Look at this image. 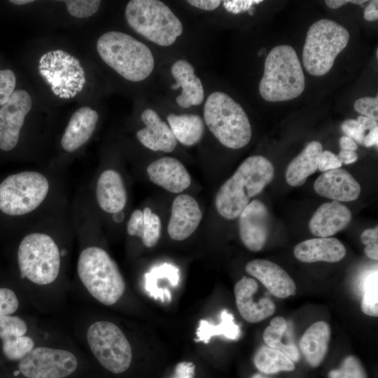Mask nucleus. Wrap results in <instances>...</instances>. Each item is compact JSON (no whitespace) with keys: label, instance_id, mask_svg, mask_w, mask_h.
<instances>
[{"label":"nucleus","instance_id":"864d4df0","mask_svg":"<svg viewBox=\"0 0 378 378\" xmlns=\"http://www.w3.org/2000/svg\"><path fill=\"white\" fill-rule=\"evenodd\" d=\"M378 143V127L370 130L369 133L365 136L363 144L366 147L377 146Z\"/></svg>","mask_w":378,"mask_h":378},{"label":"nucleus","instance_id":"bb28decb","mask_svg":"<svg viewBox=\"0 0 378 378\" xmlns=\"http://www.w3.org/2000/svg\"><path fill=\"white\" fill-rule=\"evenodd\" d=\"M323 151L321 143H309L303 150L288 164L286 171V180L291 186H300L318 169L319 157Z\"/></svg>","mask_w":378,"mask_h":378},{"label":"nucleus","instance_id":"ddd939ff","mask_svg":"<svg viewBox=\"0 0 378 378\" xmlns=\"http://www.w3.org/2000/svg\"><path fill=\"white\" fill-rule=\"evenodd\" d=\"M32 105L29 94L23 90L13 92L0 108V149H13L19 139L20 130Z\"/></svg>","mask_w":378,"mask_h":378},{"label":"nucleus","instance_id":"052dcab7","mask_svg":"<svg viewBox=\"0 0 378 378\" xmlns=\"http://www.w3.org/2000/svg\"><path fill=\"white\" fill-rule=\"evenodd\" d=\"M252 378H268V377H265V376H263V375H262V374H254V375L253 376Z\"/></svg>","mask_w":378,"mask_h":378},{"label":"nucleus","instance_id":"1a4fd4ad","mask_svg":"<svg viewBox=\"0 0 378 378\" xmlns=\"http://www.w3.org/2000/svg\"><path fill=\"white\" fill-rule=\"evenodd\" d=\"M49 190L45 176L37 172H22L0 183V210L9 216H21L36 209Z\"/></svg>","mask_w":378,"mask_h":378},{"label":"nucleus","instance_id":"a18cd8bd","mask_svg":"<svg viewBox=\"0 0 378 378\" xmlns=\"http://www.w3.org/2000/svg\"><path fill=\"white\" fill-rule=\"evenodd\" d=\"M262 1L261 0H233L223 1V4L227 11L238 14L249 10L253 4H258Z\"/></svg>","mask_w":378,"mask_h":378},{"label":"nucleus","instance_id":"f704fd0d","mask_svg":"<svg viewBox=\"0 0 378 378\" xmlns=\"http://www.w3.org/2000/svg\"><path fill=\"white\" fill-rule=\"evenodd\" d=\"M34 348L33 340L28 336H20L2 341V351L11 360H20Z\"/></svg>","mask_w":378,"mask_h":378},{"label":"nucleus","instance_id":"9b49d317","mask_svg":"<svg viewBox=\"0 0 378 378\" xmlns=\"http://www.w3.org/2000/svg\"><path fill=\"white\" fill-rule=\"evenodd\" d=\"M38 71L53 93L62 99L75 97L86 82L79 60L62 50L45 53L39 60Z\"/></svg>","mask_w":378,"mask_h":378},{"label":"nucleus","instance_id":"4c0bfd02","mask_svg":"<svg viewBox=\"0 0 378 378\" xmlns=\"http://www.w3.org/2000/svg\"><path fill=\"white\" fill-rule=\"evenodd\" d=\"M64 2L69 13L78 18L92 15L98 10L101 4L99 0H66Z\"/></svg>","mask_w":378,"mask_h":378},{"label":"nucleus","instance_id":"ea45409f","mask_svg":"<svg viewBox=\"0 0 378 378\" xmlns=\"http://www.w3.org/2000/svg\"><path fill=\"white\" fill-rule=\"evenodd\" d=\"M354 109L363 116L377 121L378 119V98L361 97L358 99L354 104Z\"/></svg>","mask_w":378,"mask_h":378},{"label":"nucleus","instance_id":"4be33fe9","mask_svg":"<svg viewBox=\"0 0 378 378\" xmlns=\"http://www.w3.org/2000/svg\"><path fill=\"white\" fill-rule=\"evenodd\" d=\"M171 72L176 80L172 88H182L181 93L176 98L178 105L181 108H190L201 104L204 92L200 79L195 74L193 66L185 59H179L174 63Z\"/></svg>","mask_w":378,"mask_h":378},{"label":"nucleus","instance_id":"5701e85b","mask_svg":"<svg viewBox=\"0 0 378 378\" xmlns=\"http://www.w3.org/2000/svg\"><path fill=\"white\" fill-rule=\"evenodd\" d=\"M99 119L94 109L83 106L71 117L62 137L63 149L71 153L83 146L92 135Z\"/></svg>","mask_w":378,"mask_h":378},{"label":"nucleus","instance_id":"f257e3e1","mask_svg":"<svg viewBox=\"0 0 378 378\" xmlns=\"http://www.w3.org/2000/svg\"><path fill=\"white\" fill-rule=\"evenodd\" d=\"M271 162L261 155L246 158L218 190L215 200L218 213L229 220L239 216L249 204L274 178Z\"/></svg>","mask_w":378,"mask_h":378},{"label":"nucleus","instance_id":"aec40b11","mask_svg":"<svg viewBox=\"0 0 378 378\" xmlns=\"http://www.w3.org/2000/svg\"><path fill=\"white\" fill-rule=\"evenodd\" d=\"M146 127L136 132V137L145 147L153 151L172 152L176 140L169 126L153 109L144 110L141 115Z\"/></svg>","mask_w":378,"mask_h":378},{"label":"nucleus","instance_id":"de8ad7c7","mask_svg":"<svg viewBox=\"0 0 378 378\" xmlns=\"http://www.w3.org/2000/svg\"><path fill=\"white\" fill-rule=\"evenodd\" d=\"M187 2L191 6L205 10L216 9L222 3L218 0H189Z\"/></svg>","mask_w":378,"mask_h":378},{"label":"nucleus","instance_id":"bf43d9fd","mask_svg":"<svg viewBox=\"0 0 378 378\" xmlns=\"http://www.w3.org/2000/svg\"><path fill=\"white\" fill-rule=\"evenodd\" d=\"M34 1L32 0H10V2L16 4V5H22L25 4L31 3Z\"/></svg>","mask_w":378,"mask_h":378},{"label":"nucleus","instance_id":"6ab92c4d","mask_svg":"<svg viewBox=\"0 0 378 378\" xmlns=\"http://www.w3.org/2000/svg\"><path fill=\"white\" fill-rule=\"evenodd\" d=\"M150 180L167 191L180 193L189 187L191 177L185 166L176 158L163 157L147 167Z\"/></svg>","mask_w":378,"mask_h":378},{"label":"nucleus","instance_id":"c85d7f7f","mask_svg":"<svg viewBox=\"0 0 378 378\" xmlns=\"http://www.w3.org/2000/svg\"><path fill=\"white\" fill-rule=\"evenodd\" d=\"M220 323L214 325L206 320H201L197 328V341L207 344L214 336L223 335L230 340H237L240 337V328L234 321V316L226 309L220 314Z\"/></svg>","mask_w":378,"mask_h":378},{"label":"nucleus","instance_id":"20e7f679","mask_svg":"<svg viewBox=\"0 0 378 378\" xmlns=\"http://www.w3.org/2000/svg\"><path fill=\"white\" fill-rule=\"evenodd\" d=\"M77 271L88 291L104 305H113L125 292V283L117 264L102 248H85L79 255Z\"/></svg>","mask_w":378,"mask_h":378},{"label":"nucleus","instance_id":"37998d69","mask_svg":"<svg viewBox=\"0 0 378 378\" xmlns=\"http://www.w3.org/2000/svg\"><path fill=\"white\" fill-rule=\"evenodd\" d=\"M342 162L330 150L322 151L318 164V169L321 172H328L339 169L342 166Z\"/></svg>","mask_w":378,"mask_h":378},{"label":"nucleus","instance_id":"13d9d810","mask_svg":"<svg viewBox=\"0 0 378 378\" xmlns=\"http://www.w3.org/2000/svg\"><path fill=\"white\" fill-rule=\"evenodd\" d=\"M113 214V219L117 223L122 221L124 218V214L122 211Z\"/></svg>","mask_w":378,"mask_h":378},{"label":"nucleus","instance_id":"3c124183","mask_svg":"<svg viewBox=\"0 0 378 378\" xmlns=\"http://www.w3.org/2000/svg\"><path fill=\"white\" fill-rule=\"evenodd\" d=\"M337 157L342 163L349 164L355 162L358 159L357 153L354 150H342L339 153Z\"/></svg>","mask_w":378,"mask_h":378},{"label":"nucleus","instance_id":"7c9ffc66","mask_svg":"<svg viewBox=\"0 0 378 378\" xmlns=\"http://www.w3.org/2000/svg\"><path fill=\"white\" fill-rule=\"evenodd\" d=\"M253 362L256 368L264 374L290 372L295 369L294 362L281 351L268 346H262L258 349Z\"/></svg>","mask_w":378,"mask_h":378},{"label":"nucleus","instance_id":"e433bc0d","mask_svg":"<svg viewBox=\"0 0 378 378\" xmlns=\"http://www.w3.org/2000/svg\"><path fill=\"white\" fill-rule=\"evenodd\" d=\"M27 330L26 322L18 316H0V338L2 341L23 336Z\"/></svg>","mask_w":378,"mask_h":378},{"label":"nucleus","instance_id":"473e14b6","mask_svg":"<svg viewBox=\"0 0 378 378\" xmlns=\"http://www.w3.org/2000/svg\"><path fill=\"white\" fill-rule=\"evenodd\" d=\"M378 274L377 270L370 272L363 282L362 312L368 316H378Z\"/></svg>","mask_w":378,"mask_h":378},{"label":"nucleus","instance_id":"b1692460","mask_svg":"<svg viewBox=\"0 0 378 378\" xmlns=\"http://www.w3.org/2000/svg\"><path fill=\"white\" fill-rule=\"evenodd\" d=\"M346 250L336 238L319 237L305 240L294 248L295 258L303 262H336L346 255Z\"/></svg>","mask_w":378,"mask_h":378},{"label":"nucleus","instance_id":"f8f14e48","mask_svg":"<svg viewBox=\"0 0 378 378\" xmlns=\"http://www.w3.org/2000/svg\"><path fill=\"white\" fill-rule=\"evenodd\" d=\"M77 365L76 356L69 351L38 346L20 360L19 370L27 378H64Z\"/></svg>","mask_w":378,"mask_h":378},{"label":"nucleus","instance_id":"5fc2aeb1","mask_svg":"<svg viewBox=\"0 0 378 378\" xmlns=\"http://www.w3.org/2000/svg\"><path fill=\"white\" fill-rule=\"evenodd\" d=\"M340 146L342 150H354L358 148L356 143L351 138L343 136L340 139Z\"/></svg>","mask_w":378,"mask_h":378},{"label":"nucleus","instance_id":"0eeeda50","mask_svg":"<svg viewBox=\"0 0 378 378\" xmlns=\"http://www.w3.org/2000/svg\"><path fill=\"white\" fill-rule=\"evenodd\" d=\"M349 40L347 29L333 20L321 19L312 24L307 31L302 50L306 71L315 76L326 74Z\"/></svg>","mask_w":378,"mask_h":378},{"label":"nucleus","instance_id":"423d86ee","mask_svg":"<svg viewBox=\"0 0 378 378\" xmlns=\"http://www.w3.org/2000/svg\"><path fill=\"white\" fill-rule=\"evenodd\" d=\"M125 15L137 34L158 46L172 45L183 32L180 20L158 0H131L126 6Z\"/></svg>","mask_w":378,"mask_h":378},{"label":"nucleus","instance_id":"2eb2a0df","mask_svg":"<svg viewBox=\"0 0 378 378\" xmlns=\"http://www.w3.org/2000/svg\"><path fill=\"white\" fill-rule=\"evenodd\" d=\"M258 290L257 281L243 276L234 285L236 305L241 316L249 323H258L272 315L276 310L273 300L268 298L255 299Z\"/></svg>","mask_w":378,"mask_h":378},{"label":"nucleus","instance_id":"a211bd4d","mask_svg":"<svg viewBox=\"0 0 378 378\" xmlns=\"http://www.w3.org/2000/svg\"><path fill=\"white\" fill-rule=\"evenodd\" d=\"M314 188L319 195L337 202L356 200L360 192L356 180L340 168L323 172L315 181Z\"/></svg>","mask_w":378,"mask_h":378},{"label":"nucleus","instance_id":"dca6fc26","mask_svg":"<svg viewBox=\"0 0 378 378\" xmlns=\"http://www.w3.org/2000/svg\"><path fill=\"white\" fill-rule=\"evenodd\" d=\"M202 214L198 202L186 194L178 195L172 204L167 231L171 239L182 241L189 237L197 228Z\"/></svg>","mask_w":378,"mask_h":378},{"label":"nucleus","instance_id":"49530a36","mask_svg":"<svg viewBox=\"0 0 378 378\" xmlns=\"http://www.w3.org/2000/svg\"><path fill=\"white\" fill-rule=\"evenodd\" d=\"M195 365L191 362H181L175 368L173 378H193Z\"/></svg>","mask_w":378,"mask_h":378},{"label":"nucleus","instance_id":"39448f33","mask_svg":"<svg viewBox=\"0 0 378 378\" xmlns=\"http://www.w3.org/2000/svg\"><path fill=\"white\" fill-rule=\"evenodd\" d=\"M204 118L210 132L227 148H243L251 139V127L246 113L225 92H215L207 97Z\"/></svg>","mask_w":378,"mask_h":378},{"label":"nucleus","instance_id":"393cba45","mask_svg":"<svg viewBox=\"0 0 378 378\" xmlns=\"http://www.w3.org/2000/svg\"><path fill=\"white\" fill-rule=\"evenodd\" d=\"M96 197L104 211L111 214L122 211L127 203V191L118 172L107 169L100 174L97 183Z\"/></svg>","mask_w":378,"mask_h":378},{"label":"nucleus","instance_id":"7ed1b4c3","mask_svg":"<svg viewBox=\"0 0 378 378\" xmlns=\"http://www.w3.org/2000/svg\"><path fill=\"white\" fill-rule=\"evenodd\" d=\"M304 76L295 50L281 45L268 53L259 85L262 98L276 102L293 99L304 91Z\"/></svg>","mask_w":378,"mask_h":378},{"label":"nucleus","instance_id":"9d476101","mask_svg":"<svg viewBox=\"0 0 378 378\" xmlns=\"http://www.w3.org/2000/svg\"><path fill=\"white\" fill-rule=\"evenodd\" d=\"M87 340L92 354L106 370L120 374L130 368L132 348L115 324L109 321L92 323L87 331Z\"/></svg>","mask_w":378,"mask_h":378},{"label":"nucleus","instance_id":"a878e982","mask_svg":"<svg viewBox=\"0 0 378 378\" xmlns=\"http://www.w3.org/2000/svg\"><path fill=\"white\" fill-rule=\"evenodd\" d=\"M330 340V328L325 321L312 324L304 332L300 341V348L308 363L318 366L323 360Z\"/></svg>","mask_w":378,"mask_h":378},{"label":"nucleus","instance_id":"6e6552de","mask_svg":"<svg viewBox=\"0 0 378 378\" xmlns=\"http://www.w3.org/2000/svg\"><path fill=\"white\" fill-rule=\"evenodd\" d=\"M18 261L21 276L38 284L52 283L60 267V253L51 237L43 233H31L21 241Z\"/></svg>","mask_w":378,"mask_h":378},{"label":"nucleus","instance_id":"c03bdc74","mask_svg":"<svg viewBox=\"0 0 378 378\" xmlns=\"http://www.w3.org/2000/svg\"><path fill=\"white\" fill-rule=\"evenodd\" d=\"M144 223V213L140 209L134 211L127 225V233L140 237Z\"/></svg>","mask_w":378,"mask_h":378},{"label":"nucleus","instance_id":"4d7b16f0","mask_svg":"<svg viewBox=\"0 0 378 378\" xmlns=\"http://www.w3.org/2000/svg\"><path fill=\"white\" fill-rule=\"evenodd\" d=\"M365 255L374 260H378V244L374 243L372 244L367 245L364 249Z\"/></svg>","mask_w":378,"mask_h":378},{"label":"nucleus","instance_id":"f3484780","mask_svg":"<svg viewBox=\"0 0 378 378\" xmlns=\"http://www.w3.org/2000/svg\"><path fill=\"white\" fill-rule=\"evenodd\" d=\"M245 270L276 298H286L296 293L293 279L282 267L270 260H253L246 265Z\"/></svg>","mask_w":378,"mask_h":378},{"label":"nucleus","instance_id":"58836bf2","mask_svg":"<svg viewBox=\"0 0 378 378\" xmlns=\"http://www.w3.org/2000/svg\"><path fill=\"white\" fill-rule=\"evenodd\" d=\"M16 78L10 69H0V105H4L14 92Z\"/></svg>","mask_w":378,"mask_h":378},{"label":"nucleus","instance_id":"2f4dec72","mask_svg":"<svg viewBox=\"0 0 378 378\" xmlns=\"http://www.w3.org/2000/svg\"><path fill=\"white\" fill-rule=\"evenodd\" d=\"M162 279H168L171 286H176L179 281L178 270L171 265L164 264L153 268L145 275V289L149 296L164 302L161 292L158 288V281Z\"/></svg>","mask_w":378,"mask_h":378},{"label":"nucleus","instance_id":"f03ea898","mask_svg":"<svg viewBox=\"0 0 378 378\" xmlns=\"http://www.w3.org/2000/svg\"><path fill=\"white\" fill-rule=\"evenodd\" d=\"M97 50L106 64L130 81L146 79L154 69V57L149 48L123 32H106L99 38Z\"/></svg>","mask_w":378,"mask_h":378},{"label":"nucleus","instance_id":"4468645a","mask_svg":"<svg viewBox=\"0 0 378 378\" xmlns=\"http://www.w3.org/2000/svg\"><path fill=\"white\" fill-rule=\"evenodd\" d=\"M239 230L244 245L251 251H260L267 241L269 231V213L266 206L254 200L239 216Z\"/></svg>","mask_w":378,"mask_h":378},{"label":"nucleus","instance_id":"8fccbe9b","mask_svg":"<svg viewBox=\"0 0 378 378\" xmlns=\"http://www.w3.org/2000/svg\"><path fill=\"white\" fill-rule=\"evenodd\" d=\"M364 18L370 22L375 21L378 18V1H371L364 10Z\"/></svg>","mask_w":378,"mask_h":378},{"label":"nucleus","instance_id":"cd10ccee","mask_svg":"<svg viewBox=\"0 0 378 378\" xmlns=\"http://www.w3.org/2000/svg\"><path fill=\"white\" fill-rule=\"evenodd\" d=\"M167 118L176 140H178L181 144L191 146L202 139L204 125L200 115L171 113L168 115Z\"/></svg>","mask_w":378,"mask_h":378},{"label":"nucleus","instance_id":"412c9836","mask_svg":"<svg viewBox=\"0 0 378 378\" xmlns=\"http://www.w3.org/2000/svg\"><path fill=\"white\" fill-rule=\"evenodd\" d=\"M350 210L332 200L321 204L309 223L310 232L319 237H329L344 229L351 220Z\"/></svg>","mask_w":378,"mask_h":378},{"label":"nucleus","instance_id":"09e8293b","mask_svg":"<svg viewBox=\"0 0 378 378\" xmlns=\"http://www.w3.org/2000/svg\"><path fill=\"white\" fill-rule=\"evenodd\" d=\"M361 242L365 245H369L378 241V227L368 228L364 230L360 236Z\"/></svg>","mask_w":378,"mask_h":378},{"label":"nucleus","instance_id":"79ce46f5","mask_svg":"<svg viewBox=\"0 0 378 378\" xmlns=\"http://www.w3.org/2000/svg\"><path fill=\"white\" fill-rule=\"evenodd\" d=\"M341 129L346 136L360 144H363L365 130L357 120L349 119L344 121L341 125Z\"/></svg>","mask_w":378,"mask_h":378},{"label":"nucleus","instance_id":"603ef678","mask_svg":"<svg viewBox=\"0 0 378 378\" xmlns=\"http://www.w3.org/2000/svg\"><path fill=\"white\" fill-rule=\"evenodd\" d=\"M366 1V0H326L325 3L329 8L336 9L349 2L355 4H362Z\"/></svg>","mask_w":378,"mask_h":378},{"label":"nucleus","instance_id":"72a5a7b5","mask_svg":"<svg viewBox=\"0 0 378 378\" xmlns=\"http://www.w3.org/2000/svg\"><path fill=\"white\" fill-rule=\"evenodd\" d=\"M143 213L144 223L140 238L146 247L150 248L157 244L160 237L161 220L149 207L144 208Z\"/></svg>","mask_w":378,"mask_h":378},{"label":"nucleus","instance_id":"c756f323","mask_svg":"<svg viewBox=\"0 0 378 378\" xmlns=\"http://www.w3.org/2000/svg\"><path fill=\"white\" fill-rule=\"evenodd\" d=\"M288 330V323L282 316L272 318L263 332L262 339L267 346L279 350L284 354L293 362H298L300 353L295 344H286L282 338Z\"/></svg>","mask_w":378,"mask_h":378},{"label":"nucleus","instance_id":"6e6d98bb","mask_svg":"<svg viewBox=\"0 0 378 378\" xmlns=\"http://www.w3.org/2000/svg\"><path fill=\"white\" fill-rule=\"evenodd\" d=\"M358 123L363 127V128L366 131L367 130H372L377 127V121L370 118L360 115L356 120Z\"/></svg>","mask_w":378,"mask_h":378},{"label":"nucleus","instance_id":"a19ab883","mask_svg":"<svg viewBox=\"0 0 378 378\" xmlns=\"http://www.w3.org/2000/svg\"><path fill=\"white\" fill-rule=\"evenodd\" d=\"M18 307L19 301L14 292L9 288H0V316L13 314Z\"/></svg>","mask_w":378,"mask_h":378},{"label":"nucleus","instance_id":"c9c22d12","mask_svg":"<svg viewBox=\"0 0 378 378\" xmlns=\"http://www.w3.org/2000/svg\"><path fill=\"white\" fill-rule=\"evenodd\" d=\"M328 378L368 377L360 360L354 356H348L343 360L338 368L329 372Z\"/></svg>","mask_w":378,"mask_h":378}]
</instances>
